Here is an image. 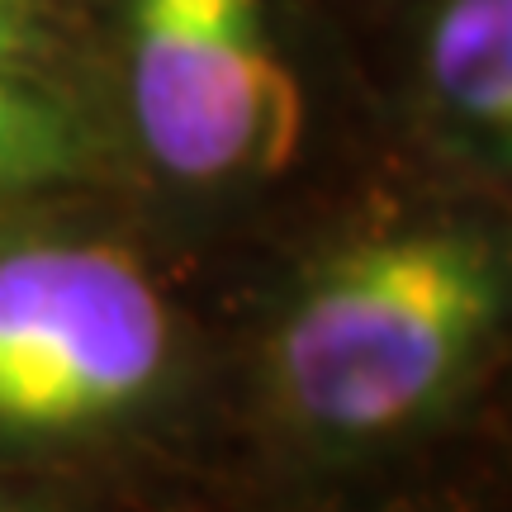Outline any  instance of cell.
I'll return each instance as SVG.
<instances>
[{
  "mask_svg": "<svg viewBox=\"0 0 512 512\" xmlns=\"http://www.w3.org/2000/svg\"><path fill=\"white\" fill-rule=\"evenodd\" d=\"M512 304V256L475 223H403L332 247L271 332V384L323 437L432 413Z\"/></svg>",
  "mask_w": 512,
  "mask_h": 512,
  "instance_id": "obj_1",
  "label": "cell"
},
{
  "mask_svg": "<svg viewBox=\"0 0 512 512\" xmlns=\"http://www.w3.org/2000/svg\"><path fill=\"white\" fill-rule=\"evenodd\" d=\"M138 143L185 185L271 176L304 138V86L271 0H119Z\"/></svg>",
  "mask_w": 512,
  "mask_h": 512,
  "instance_id": "obj_2",
  "label": "cell"
},
{
  "mask_svg": "<svg viewBox=\"0 0 512 512\" xmlns=\"http://www.w3.org/2000/svg\"><path fill=\"white\" fill-rule=\"evenodd\" d=\"M171 361V313L105 242L0 252V432L62 437L143 403Z\"/></svg>",
  "mask_w": 512,
  "mask_h": 512,
  "instance_id": "obj_3",
  "label": "cell"
},
{
  "mask_svg": "<svg viewBox=\"0 0 512 512\" xmlns=\"http://www.w3.org/2000/svg\"><path fill=\"white\" fill-rule=\"evenodd\" d=\"M418 86L465 152L512 171V0H432Z\"/></svg>",
  "mask_w": 512,
  "mask_h": 512,
  "instance_id": "obj_4",
  "label": "cell"
},
{
  "mask_svg": "<svg viewBox=\"0 0 512 512\" xmlns=\"http://www.w3.org/2000/svg\"><path fill=\"white\" fill-rule=\"evenodd\" d=\"M76 162L81 133L72 110L24 72L0 67V195L57 181Z\"/></svg>",
  "mask_w": 512,
  "mask_h": 512,
  "instance_id": "obj_5",
  "label": "cell"
},
{
  "mask_svg": "<svg viewBox=\"0 0 512 512\" xmlns=\"http://www.w3.org/2000/svg\"><path fill=\"white\" fill-rule=\"evenodd\" d=\"M48 0H0V67H15L34 53Z\"/></svg>",
  "mask_w": 512,
  "mask_h": 512,
  "instance_id": "obj_6",
  "label": "cell"
},
{
  "mask_svg": "<svg viewBox=\"0 0 512 512\" xmlns=\"http://www.w3.org/2000/svg\"><path fill=\"white\" fill-rule=\"evenodd\" d=\"M0 512H19V508H10V503H0Z\"/></svg>",
  "mask_w": 512,
  "mask_h": 512,
  "instance_id": "obj_7",
  "label": "cell"
}]
</instances>
